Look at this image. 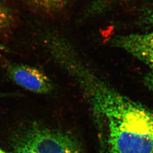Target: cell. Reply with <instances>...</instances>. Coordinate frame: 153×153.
Instances as JSON below:
<instances>
[{"mask_svg": "<svg viewBox=\"0 0 153 153\" xmlns=\"http://www.w3.org/2000/svg\"><path fill=\"white\" fill-rule=\"evenodd\" d=\"M107 153H153V111L121 94L94 71L81 77Z\"/></svg>", "mask_w": 153, "mask_h": 153, "instance_id": "obj_1", "label": "cell"}, {"mask_svg": "<svg viewBox=\"0 0 153 153\" xmlns=\"http://www.w3.org/2000/svg\"><path fill=\"white\" fill-rule=\"evenodd\" d=\"M23 143L37 153H80L75 142L67 135L45 128H35Z\"/></svg>", "mask_w": 153, "mask_h": 153, "instance_id": "obj_2", "label": "cell"}, {"mask_svg": "<svg viewBox=\"0 0 153 153\" xmlns=\"http://www.w3.org/2000/svg\"><path fill=\"white\" fill-rule=\"evenodd\" d=\"M8 74L16 84L37 94H48L53 90L49 76L41 69L23 64H8Z\"/></svg>", "mask_w": 153, "mask_h": 153, "instance_id": "obj_3", "label": "cell"}, {"mask_svg": "<svg viewBox=\"0 0 153 153\" xmlns=\"http://www.w3.org/2000/svg\"><path fill=\"white\" fill-rule=\"evenodd\" d=\"M109 43L127 52L150 67L153 65V31L116 35L110 39Z\"/></svg>", "mask_w": 153, "mask_h": 153, "instance_id": "obj_4", "label": "cell"}, {"mask_svg": "<svg viewBox=\"0 0 153 153\" xmlns=\"http://www.w3.org/2000/svg\"><path fill=\"white\" fill-rule=\"evenodd\" d=\"M31 9L46 17L59 16L67 8L70 0H26Z\"/></svg>", "mask_w": 153, "mask_h": 153, "instance_id": "obj_5", "label": "cell"}, {"mask_svg": "<svg viewBox=\"0 0 153 153\" xmlns=\"http://www.w3.org/2000/svg\"><path fill=\"white\" fill-rule=\"evenodd\" d=\"M16 23V16L12 9L0 3V36L11 30Z\"/></svg>", "mask_w": 153, "mask_h": 153, "instance_id": "obj_6", "label": "cell"}, {"mask_svg": "<svg viewBox=\"0 0 153 153\" xmlns=\"http://www.w3.org/2000/svg\"><path fill=\"white\" fill-rule=\"evenodd\" d=\"M15 153H37L24 143H22L17 147Z\"/></svg>", "mask_w": 153, "mask_h": 153, "instance_id": "obj_7", "label": "cell"}, {"mask_svg": "<svg viewBox=\"0 0 153 153\" xmlns=\"http://www.w3.org/2000/svg\"><path fill=\"white\" fill-rule=\"evenodd\" d=\"M151 72L149 74V77H148V85L149 87L151 88V89L153 91V65L150 66Z\"/></svg>", "mask_w": 153, "mask_h": 153, "instance_id": "obj_8", "label": "cell"}, {"mask_svg": "<svg viewBox=\"0 0 153 153\" xmlns=\"http://www.w3.org/2000/svg\"><path fill=\"white\" fill-rule=\"evenodd\" d=\"M8 47L3 44H0V50H7Z\"/></svg>", "mask_w": 153, "mask_h": 153, "instance_id": "obj_9", "label": "cell"}, {"mask_svg": "<svg viewBox=\"0 0 153 153\" xmlns=\"http://www.w3.org/2000/svg\"><path fill=\"white\" fill-rule=\"evenodd\" d=\"M0 153H8L6 152V151L3 150V149H2L1 148H0Z\"/></svg>", "mask_w": 153, "mask_h": 153, "instance_id": "obj_10", "label": "cell"}, {"mask_svg": "<svg viewBox=\"0 0 153 153\" xmlns=\"http://www.w3.org/2000/svg\"><path fill=\"white\" fill-rule=\"evenodd\" d=\"M130 1V0H111L112 2L113 1Z\"/></svg>", "mask_w": 153, "mask_h": 153, "instance_id": "obj_11", "label": "cell"}, {"mask_svg": "<svg viewBox=\"0 0 153 153\" xmlns=\"http://www.w3.org/2000/svg\"><path fill=\"white\" fill-rule=\"evenodd\" d=\"M151 22L153 24V12L152 15L151 16Z\"/></svg>", "mask_w": 153, "mask_h": 153, "instance_id": "obj_12", "label": "cell"}, {"mask_svg": "<svg viewBox=\"0 0 153 153\" xmlns=\"http://www.w3.org/2000/svg\"><path fill=\"white\" fill-rule=\"evenodd\" d=\"M6 95V94H2V93H0V96H3Z\"/></svg>", "mask_w": 153, "mask_h": 153, "instance_id": "obj_13", "label": "cell"}]
</instances>
